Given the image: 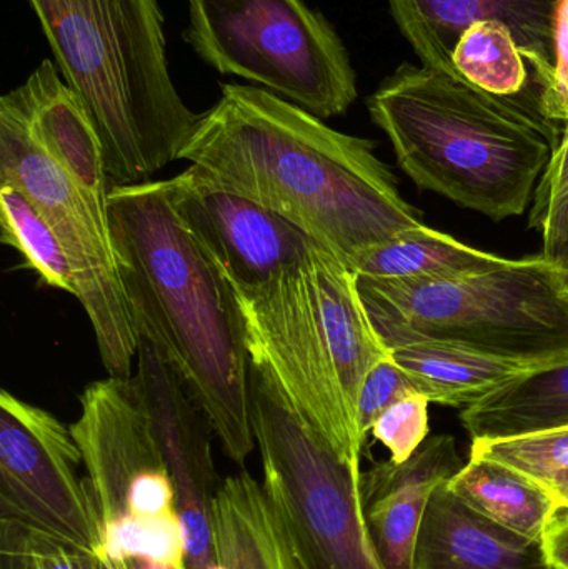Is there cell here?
I'll list each match as a JSON object with an SVG mask.
<instances>
[{
	"instance_id": "44dd1931",
	"label": "cell",
	"mask_w": 568,
	"mask_h": 569,
	"mask_svg": "<svg viewBox=\"0 0 568 569\" xmlns=\"http://www.w3.org/2000/svg\"><path fill=\"white\" fill-rule=\"evenodd\" d=\"M449 488L477 513L539 543L546 540L550 523L562 508L559 498L526 475L476 455H470Z\"/></svg>"
},
{
	"instance_id": "7402d4cb",
	"label": "cell",
	"mask_w": 568,
	"mask_h": 569,
	"mask_svg": "<svg viewBox=\"0 0 568 569\" xmlns=\"http://www.w3.org/2000/svg\"><path fill=\"white\" fill-rule=\"evenodd\" d=\"M510 262L512 259L474 249L422 223L363 253L352 272L379 280H449L492 272Z\"/></svg>"
},
{
	"instance_id": "f546056e",
	"label": "cell",
	"mask_w": 568,
	"mask_h": 569,
	"mask_svg": "<svg viewBox=\"0 0 568 569\" xmlns=\"http://www.w3.org/2000/svg\"><path fill=\"white\" fill-rule=\"evenodd\" d=\"M544 548L552 569H568V507L560 508L550 523Z\"/></svg>"
},
{
	"instance_id": "cb8c5ba5",
	"label": "cell",
	"mask_w": 568,
	"mask_h": 569,
	"mask_svg": "<svg viewBox=\"0 0 568 569\" xmlns=\"http://www.w3.org/2000/svg\"><path fill=\"white\" fill-rule=\"evenodd\" d=\"M452 62L464 82L517 100L542 116L536 73L512 30L504 23L479 22L469 27L457 42Z\"/></svg>"
},
{
	"instance_id": "2e32d148",
	"label": "cell",
	"mask_w": 568,
	"mask_h": 569,
	"mask_svg": "<svg viewBox=\"0 0 568 569\" xmlns=\"http://www.w3.org/2000/svg\"><path fill=\"white\" fill-rule=\"evenodd\" d=\"M36 142L82 190L100 222H109V187L102 142L86 106L62 79L56 62L43 59L26 82L10 90Z\"/></svg>"
},
{
	"instance_id": "30bf717a",
	"label": "cell",
	"mask_w": 568,
	"mask_h": 569,
	"mask_svg": "<svg viewBox=\"0 0 568 569\" xmlns=\"http://www.w3.org/2000/svg\"><path fill=\"white\" fill-rule=\"evenodd\" d=\"M0 182L17 187L59 239L109 377L132 378L139 335L130 318L110 227L82 190L36 142L9 93L0 99Z\"/></svg>"
},
{
	"instance_id": "603a6c76",
	"label": "cell",
	"mask_w": 568,
	"mask_h": 569,
	"mask_svg": "<svg viewBox=\"0 0 568 569\" xmlns=\"http://www.w3.org/2000/svg\"><path fill=\"white\" fill-rule=\"evenodd\" d=\"M542 116L560 130L559 146L534 196L530 229L544 239V256L560 260L567 256L566 200L568 189V0L557 13L556 76L542 102Z\"/></svg>"
},
{
	"instance_id": "7c38bea8",
	"label": "cell",
	"mask_w": 568,
	"mask_h": 569,
	"mask_svg": "<svg viewBox=\"0 0 568 569\" xmlns=\"http://www.w3.org/2000/svg\"><path fill=\"white\" fill-rule=\"evenodd\" d=\"M133 380L172 475L187 568L222 569L216 547V498L223 480L213 461L212 423L177 371L146 338H139Z\"/></svg>"
},
{
	"instance_id": "f1b7e54d",
	"label": "cell",
	"mask_w": 568,
	"mask_h": 569,
	"mask_svg": "<svg viewBox=\"0 0 568 569\" xmlns=\"http://www.w3.org/2000/svg\"><path fill=\"white\" fill-rule=\"evenodd\" d=\"M420 395L416 383L406 370L393 360L392 355L370 370L363 381L359 397V427L363 437L372 430L373 423L387 408L403 398Z\"/></svg>"
},
{
	"instance_id": "277c9868",
	"label": "cell",
	"mask_w": 568,
	"mask_h": 569,
	"mask_svg": "<svg viewBox=\"0 0 568 569\" xmlns=\"http://www.w3.org/2000/svg\"><path fill=\"white\" fill-rule=\"evenodd\" d=\"M102 142L113 186L147 182L196 130L173 86L157 0H27Z\"/></svg>"
},
{
	"instance_id": "8fae6325",
	"label": "cell",
	"mask_w": 568,
	"mask_h": 569,
	"mask_svg": "<svg viewBox=\"0 0 568 569\" xmlns=\"http://www.w3.org/2000/svg\"><path fill=\"white\" fill-rule=\"evenodd\" d=\"M70 427L56 415L0 391V520L17 521L97 553L99 515Z\"/></svg>"
},
{
	"instance_id": "7a4b0ae2",
	"label": "cell",
	"mask_w": 568,
	"mask_h": 569,
	"mask_svg": "<svg viewBox=\"0 0 568 569\" xmlns=\"http://www.w3.org/2000/svg\"><path fill=\"white\" fill-rule=\"evenodd\" d=\"M110 237L130 318L206 411L223 453L253 448L250 355L236 295L170 199L169 180L112 186Z\"/></svg>"
},
{
	"instance_id": "9a60e30c",
	"label": "cell",
	"mask_w": 568,
	"mask_h": 569,
	"mask_svg": "<svg viewBox=\"0 0 568 569\" xmlns=\"http://www.w3.org/2000/svg\"><path fill=\"white\" fill-rule=\"evenodd\" d=\"M450 435H437L403 463L382 461L360 477L363 518L386 569H416V548L427 505L464 467Z\"/></svg>"
},
{
	"instance_id": "ffe728a7",
	"label": "cell",
	"mask_w": 568,
	"mask_h": 569,
	"mask_svg": "<svg viewBox=\"0 0 568 569\" xmlns=\"http://www.w3.org/2000/svg\"><path fill=\"white\" fill-rule=\"evenodd\" d=\"M392 357L430 403L470 407L512 378L530 370L470 348L437 340L407 341L392 348Z\"/></svg>"
},
{
	"instance_id": "4316f807",
	"label": "cell",
	"mask_w": 568,
	"mask_h": 569,
	"mask_svg": "<svg viewBox=\"0 0 568 569\" xmlns=\"http://www.w3.org/2000/svg\"><path fill=\"white\" fill-rule=\"evenodd\" d=\"M0 569H99V558L36 528L0 520Z\"/></svg>"
},
{
	"instance_id": "d4e9b609",
	"label": "cell",
	"mask_w": 568,
	"mask_h": 569,
	"mask_svg": "<svg viewBox=\"0 0 568 569\" xmlns=\"http://www.w3.org/2000/svg\"><path fill=\"white\" fill-rule=\"evenodd\" d=\"M0 239L17 250L23 267L53 290L76 297L72 269L52 227L40 216L29 197L17 187L0 182Z\"/></svg>"
},
{
	"instance_id": "5bb4252c",
	"label": "cell",
	"mask_w": 568,
	"mask_h": 569,
	"mask_svg": "<svg viewBox=\"0 0 568 569\" xmlns=\"http://www.w3.org/2000/svg\"><path fill=\"white\" fill-rule=\"evenodd\" d=\"M422 66L457 77L452 56L462 33L479 22L509 27L526 53L542 102L556 76L557 13L562 0H387ZM459 79V77H457Z\"/></svg>"
},
{
	"instance_id": "5b68a950",
	"label": "cell",
	"mask_w": 568,
	"mask_h": 569,
	"mask_svg": "<svg viewBox=\"0 0 568 569\" xmlns=\"http://www.w3.org/2000/svg\"><path fill=\"white\" fill-rule=\"evenodd\" d=\"M250 361L266 368L297 413L343 460L360 465L367 438L359 397L392 355L370 320L357 276L322 247L256 290H232Z\"/></svg>"
},
{
	"instance_id": "6da1fadb",
	"label": "cell",
	"mask_w": 568,
	"mask_h": 569,
	"mask_svg": "<svg viewBox=\"0 0 568 569\" xmlns=\"http://www.w3.org/2000/svg\"><path fill=\"white\" fill-rule=\"evenodd\" d=\"M179 160L252 200L346 263L422 226L376 143L333 130L309 110L253 86L222 83Z\"/></svg>"
},
{
	"instance_id": "484cf974",
	"label": "cell",
	"mask_w": 568,
	"mask_h": 569,
	"mask_svg": "<svg viewBox=\"0 0 568 569\" xmlns=\"http://www.w3.org/2000/svg\"><path fill=\"white\" fill-rule=\"evenodd\" d=\"M470 455L500 461L568 501V427L506 440L472 441Z\"/></svg>"
},
{
	"instance_id": "8992f818",
	"label": "cell",
	"mask_w": 568,
	"mask_h": 569,
	"mask_svg": "<svg viewBox=\"0 0 568 569\" xmlns=\"http://www.w3.org/2000/svg\"><path fill=\"white\" fill-rule=\"evenodd\" d=\"M357 282L389 350L437 340L530 368L568 358V284L549 257L459 279Z\"/></svg>"
},
{
	"instance_id": "52a82bcc",
	"label": "cell",
	"mask_w": 568,
	"mask_h": 569,
	"mask_svg": "<svg viewBox=\"0 0 568 569\" xmlns=\"http://www.w3.org/2000/svg\"><path fill=\"white\" fill-rule=\"evenodd\" d=\"M70 430L99 515L96 555L189 569L172 475L133 375L90 383Z\"/></svg>"
},
{
	"instance_id": "9c48e42d",
	"label": "cell",
	"mask_w": 568,
	"mask_h": 569,
	"mask_svg": "<svg viewBox=\"0 0 568 569\" xmlns=\"http://www.w3.org/2000/svg\"><path fill=\"white\" fill-rule=\"evenodd\" d=\"M187 3L183 40L217 72L260 83L322 120L356 102V70L342 39L303 0Z\"/></svg>"
},
{
	"instance_id": "d6a6232c",
	"label": "cell",
	"mask_w": 568,
	"mask_h": 569,
	"mask_svg": "<svg viewBox=\"0 0 568 569\" xmlns=\"http://www.w3.org/2000/svg\"><path fill=\"white\" fill-rule=\"evenodd\" d=\"M564 507H568V501H567V503H566V505H564Z\"/></svg>"
},
{
	"instance_id": "83f0119b",
	"label": "cell",
	"mask_w": 568,
	"mask_h": 569,
	"mask_svg": "<svg viewBox=\"0 0 568 569\" xmlns=\"http://www.w3.org/2000/svg\"><path fill=\"white\" fill-rule=\"evenodd\" d=\"M429 405L422 395H412L387 408L373 423L372 437L389 450L390 460L403 463L427 440Z\"/></svg>"
},
{
	"instance_id": "4fadbf2b",
	"label": "cell",
	"mask_w": 568,
	"mask_h": 569,
	"mask_svg": "<svg viewBox=\"0 0 568 569\" xmlns=\"http://www.w3.org/2000/svg\"><path fill=\"white\" fill-rule=\"evenodd\" d=\"M170 199L232 290H256L299 262L312 240L252 200L216 186L200 167L169 179Z\"/></svg>"
},
{
	"instance_id": "ac0fdd59",
	"label": "cell",
	"mask_w": 568,
	"mask_h": 569,
	"mask_svg": "<svg viewBox=\"0 0 568 569\" xmlns=\"http://www.w3.org/2000/svg\"><path fill=\"white\" fill-rule=\"evenodd\" d=\"M216 547L222 569H302L263 485L249 471L226 478L217 493Z\"/></svg>"
},
{
	"instance_id": "ba28073f",
	"label": "cell",
	"mask_w": 568,
	"mask_h": 569,
	"mask_svg": "<svg viewBox=\"0 0 568 569\" xmlns=\"http://www.w3.org/2000/svg\"><path fill=\"white\" fill-rule=\"evenodd\" d=\"M250 421L263 490L302 569H386L370 540L360 465L290 405L272 375L250 361Z\"/></svg>"
},
{
	"instance_id": "e0dca14e",
	"label": "cell",
	"mask_w": 568,
	"mask_h": 569,
	"mask_svg": "<svg viewBox=\"0 0 568 569\" xmlns=\"http://www.w3.org/2000/svg\"><path fill=\"white\" fill-rule=\"evenodd\" d=\"M416 569H552L539 541L520 537L437 488L427 505L416 548Z\"/></svg>"
},
{
	"instance_id": "d6986e66",
	"label": "cell",
	"mask_w": 568,
	"mask_h": 569,
	"mask_svg": "<svg viewBox=\"0 0 568 569\" xmlns=\"http://www.w3.org/2000/svg\"><path fill=\"white\" fill-rule=\"evenodd\" d=\"M460 421L472 441L506 440L568 427V358L524 371L464 408Z\"/></svg>"
},
{
	"instance_id": "4dcf8cb0",
	"label": "cell",
	"mask_w": 568,
	"mask_h": 569,
	"mask_svg": "<svg viewBox=\"0 0 568 569\" xmlns=\"http://www.w3.org/2000/svg\"><path fill=\"white\" fill-rule=\"evenodd\" d=\"M566 230H567V243H568V189H567V200H566ZM566 259H568V249H567Z\"/></svg>"
},
{
	"instance_id": "3957f363",
	"label": "cell",
	"mask_w": 568,
	"mask_h": 569,
	"mask_svg": "<svg viewBox=\"0 0 568 569\" xmlns=\"http://www.w3.org/2000/svg\"><path fill=\"white\" fill-rule=\"evenodd\" d=\"M367 109L420 190L497 222L526 212L560 140L537 110L427 66L402 63Z\"/></svg>"
},
{
	"instance_id": "1f68e13d",
	"label": "cell",
	"mask_w": 568,
	"mask_h": 569,
	"mask_svg": "<svg viewBox=\"0 0 568 569\" xmlns=\"http://www.w3.org/2000/svg\"><path fill=\"white\" fill-rule=\"evenodd\" d=\"M562 267H564V273H566V280H567V284H568V259L566 260H562Z\"/></svg>"
}]
</instances>
